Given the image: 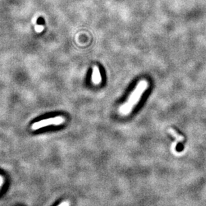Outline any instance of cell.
Returning a JSON list of instances; mask_svg holds the SVG:
<instances>
[{"label":"cell","mask_w":206,"mask_h":206,"mask_svg":"<svg viewBox=\"0 0 206 206\" xmlns=\"http://www.w3.org/2000/svg\"><path fill=\"white\" fill-rule=\"evenodd\" d=\"M149 86L147 80H140L134 90L130 94L127 101L122 104L119 108V112L122 115H127L133 111V108L137 105L141 99L143 94Z\"/></svg>","instance_id":"6da1fadb"},{"label":"cell","mask_w":206,"mask_h":206,"mask_svg":"<svg viewBox=\"0 0 206 206\" xmlns=\"http://www.w3.org/2000/svg\"><path fill=\"white\" fill-rule=\"evenodd\" d=\"M3 177L1 176V175H0V187L3 185Z\"/></svg>","instance_id":"52a82bcc"},{"label":"cell","mask_w":206,"mask_h":206,"mask_svg":"<svg viewBox=\"0 0 206 206\" xmlns=\"http://www.w3.org/2000/svg\"><path fill=\"white\" fill-rule=\"evenodd\" d=\"M168 132L172 135L173 137H174L175 139H176V141H175L174 143H173L172 146V151H175L176 144L179 142H182L184 140V138H183V137H182V136L179 135L173 129H172V128L169 129Z\"/></svg>","instance_id":"277c9868"},{"label":"cell","mask_w":206,"mask_h":206,"mask_svg":"<svg viewBox=\"0 0 206 206\" xmlns=\"http://www.w3.org/2000/svg\"><path fill=\"white\" fill-rule=\"evenodd\" d=\"M43 30V25H36V27H35V30H36V31L38 33L42 32Z\"/></svg>","instance_id":"5b68a950"},{"label":"cell","mask_w":206,"mask_h":206,"mask_svg":"<svg viewBox=\"0 0 206 206\" xmlns=\"http://www.w3.org/2000/svg\"><path fill=\"white\" fill-rule=\"evenodd\" d=\"M58 206H70V203L68 201H64L63 203L60 204Z\"/></svg>","instance_id":"8992f818"},{"label":"cell","mask_w":206,"mask_h":206,"mask_svg":"<svg viewBox=\"0 0 206 206\" xmlns=\"http://www.w3.org/2000/svg\"><path fill=\"white\" fill-rule=\"evenodd\" d=\"M64 121L65 119L63 117L58 116L55 117H52L49 118V119L35 122L32 126V129L33 130H36L39 129L43 128V127L50 125H60L64 122Z\"/></svg>","instance_id":"7a4b0ae2"},{"label":"cell","mask_w":206,"mask_h":206,"mask_svg":"<svg viewBox=\"0 0 206 206\" xmlns=\"http://www.w3.org/2000/svg\"><path fill=\"white\" fill-rule=\"evenodd\" d=\"M92 82L94 85H99L101 82V75H100V70L98 66H94L93 69L92 73Z\"/></svg>","instance_id":"3957f363"}]
</instances>
